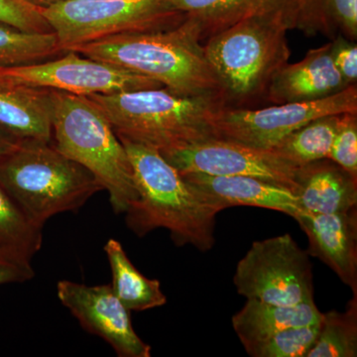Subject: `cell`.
<instances>
[{
  "mask_svg": "<svg viewBox=\"0 0 357 357\" xmlns=\"http://www.w3.org/2000/svg\"><path fill=\"white\" fill-rule=\"evenodd\" d=\"M112 269V291L129 311H146L164 306L167 297L156 279L140 273L126 255L119 241L112 238L105 245Z\"/></svg>",
  "mask_w": 357,
  "mask_h": 357,
  "instance_id": "ffe728a7",
  "label": "cell"
},
{
  "mask_svg": "<svg viewBox=\"0 0 357 357\" xmlns=\"http://www.w3.org/2000/svg\"><path fill=\"white\" fill-rule=\"evenodd\" d=\"M22 1L38 9H46L58 6L63 2L69 1V0H22Z\"/></svg>",
  "mask_w": 357,
  "mask_h": 357,
  "instance_id": "1f68e13d",
  "label": "cell"
},
{
  "mask_svg": "<svg viewBox=\"0 0 357 357\" xmlns=\"http://www.w3.org/2000/svg\"><path fill=\"white\" fill-rule=\"evenodd\" d=\"M319 328V321L287 328L244 349L252 357H306L314 347Z\"/></svg>",
  "mask_w": 357,
  "mask_h": 357,
  "instance_id": "484cf974",
  "label": "cell"
},
{
  "mask_svg": "<svg viewBox=\"0 0 357 357\" xmlns=\"http://www.w3.org/2000/svg\"><path fill=\"white\" fill-rule=\"evenodd\" d=\"M35 276L31 261L0 249V285L23 283Z\"/></svg>",
  "mask_w": 357,
  "mask_h": 357,
  "instance_id": "f546056e",
  "label": "cell"
},
{
  "mask_svg": "<svg viewBox=\"0 0 357 357\" xmlns=\"http://www.w3.org/2000/svg\"><path fill=\"white\" fill-rule=\"evenodd\" d=\"M294 29L356 42L357 0H295Z\"/></svg>",
  "mask_w": 357,
  "mask_h": 357,
  "instance_id": "44dd1931",
  "label": "cell"
},
{
  "mask_svg": "<svg viewBox=\"0 0 357 357\" xmlns=\"http://www.w3.org/2000/svg\"><path fill=\"white\" fill-rule=\"evenodd\" d=\"M338 115L314 119L289 134L271 151L296 166L328 158Z\"/></svg>",
  "mask_w": 357,
  "mask_h": 357,
  "instance_id": "7402d4cb",
  "label": "cell"
},
{
  "mask_svg": "<svg viewBox=\"0 0 357 357\" xmlns=\"http://www.w3.org/2000/svg\"><path fill=\"white\" fill-rule=\"evenodd\" d=\"M309 257L288 234L255 241L237 263L234 286L246 299L278 306L314 301Z\"/></svg>",
  "mask_w": 357,
  "mask_h": 357,
  "instance_id": "ba28073f",
  "label": "cell"
},
{
  "mask_svg": "<svg viewBox=\"0 0 357 357\" xmlns=\"http://www.w3.org/2000/svg\"><path fill=\"white\" fill-rule=\"evenodd\" d=\"M89 98L103 110L119 138L161 153L215 137L213 117L227 105L222 96L178 95L166 88Z\"/></svg>",
  "mask_w": 357,
  "mask_h": 357,
  "instance_id": "3957f363",
  "label": "cell"
},
{
  "mask_svg": "<svg viewBox=\"0 0 357 357\" xmlns=\"http://www.w3.org/2000/svg\"><path fill=\"white\" fill-rule=\"evenodd\" d=\"M357 356V296L344 312L323 314L316 342L306 357Z\"/></svg>",
  "mask_w": 357,
  "mask_h": 357,
  "instance_id": "603a6c76",
  "label": "cell"
},
{
  "mask_svg": "<svg viewBox=\"0 0 357 357\" xmlns=\"http://www.w3.org/2000/svg\"><path fill=\"white\" fill-rule=\"evenodd\" d=\"M59 300L86 332L105 340L121 357H150L151 347L134 331L130 311L115 296L110 284L86 286L63 280Z\"/></svg>",
  "mask_w": 357,
  "mask_h": 357,
  "instance_id": "7c38bea8",
  "label": "cell"
},
{
  "mask_svg": "<svg viewBox=\"0 0 357 357\" xmlns=\"http://www.w3.org/2000/svg\"><path fill=\"white\" fill-rule=\"evenodd\" d=\"M347 86L333 63L330 41L311 49L299 62L281 68L271 79L266 96L273 105L312 102L335 95Z\"/></svg>",
  "mask_w": 357,
  "mask_h": 357,
  "instance_id": "9a60e30c",
  "label": "cell"
},
{
  "mask_svg": "<svg viewBox=\"0 0 357 357\" xmlns=\"http://www.w3.org/2000/svg\"><path fill=\"white\" fill-rule=\"evenodd\" d=\"M328 159L357 177V114L338 115Z\"/></svg>",
  "mask_w": 357,
  "mask_h": 357,
  "instance_id": "4316f807",
  "label": "cell"
},
{
  "mask_svg": "<svg viewBox=\"0 0 357 357\" xmlns=\"http://www.w3.org/2000/svg\"><path fill=\"white\" fill-rule=\"evenodd\" d=\"M294 218L309 239L307 255L328 265L357 296V206L335 213L300 211Z\"/></svg>",
  "mask_w": 357,
  "mask_h": 357,
  "instance_id": "4fadbf2b",
  "label": "cell"
},
{
  "mask_svg": "<svg viewBox=\"0 0 357 357\" xmlns=\"http://www.w3.org/2000/svg\"><path fill=\"white\" fill-rule=\"evenodd\" d=\"M119 139L130 160L138 192L137 199L126 211L129 229L139 236L166 229L178 246L211 250L220 211L185 182L159 150L126 138Z\"/></svg>",
  "mask_w": 357,
  "mask_h": 357,
  "instance_id": "6da1fadb",
  "label": "cell"
},
{
  "mask_svg": "<svg viewBox=\"0 0 357 357\" xmlns=\"http://www.w3.org/2000/svg\"><path fill=\"white\" fill-rule=\"evenodd\" d=\"M332 42L333 60L335 67L344 77L345 83L351 86L357 81V45L356 42L337 36Z\"/></svg>",
  "mask_w": 357,
  "mask_h": 357,
  "instance_id": "f1b7e54d",
  "label": "cell"
},
{
  "mask_svg": "<svg viewBox=\"0 0 357 357\" xmlns=\"http://www.w3.org/2000/svg\"><path fill=\"white\" fill-rule=\"evenodd\" d=\"M192 188L218 211L230 206L269 208L293 218L300 213L297 196L288 188L249 176H213L180 173Z\"/></svg>",
  "mask_w": 357,
  "mask_h": 357,
  "instance_id": "5bb4252c",
  "label": "cell"
},
{
  "mask_svg": "<svg viewBox=\"0 0 357 357\" xmlns=\"http://www.w3.org/2000/svg\"><path fill=\"white\" fill-rule=\"evenodd\" d=\"M0 129L20 140L52 142L51 91L0 82Z\"/></svg>",
  "mask_w": 357,
  "mask_h": 357,
  "instance_id": "ac0fdd59",
  "label": "cell"
},
{
  "mask_svg": "<svg viewBox=\"0 0 357 357\" xmlns=\"http://www.w3.org/2000/svg\"><path fill=\"white\" fill-rule=\"evenodd\" d=\"M18 141L20 139L0 129V156L10 151L17 144Z\"/></svg>",
  "mask_w": 357,
  "mask_h": 357,
  "instance_id": "4dcf8cb0",
  "label": "cell"
},
{
  "mask_svg": "<svg viewBox=\"0 0 357 357\" xmlns=\"http://www.w3.org/2000/svg\"><path fill=\"white\" fill-rule=\"evenodd\" d=\"M185 24L203 45L230 26L260 16L285 15L295 20V0H171Z\"/></svg>",
  "mask_w": 357,
  "mask_h": 357,
  "instance_id": "2e32d148",
  "label": "cell"
},
{
  "mask_svg": "<svg viewBox=\"0 0 357 357\" xmlns=\"http://www.w3.org/2000/svg\"><path fill=\"white\" fill-rule=\"evenodd\" d=\"M357 114L356 84L312 102H288L264 109L225 105L213 121V136L257 149L271 150L289 134L328 115Z\"/></svg>",
  "mask_w": 357,
  "mask_h": 357,
  "instance_id": "9c48e42d",
  "label": "cell"
},
{
  "mask_svg": "<svg viewBox=\"0 0 357 357\" xmlns=\"http://www.w3.org/2000/svg\"><path fill=\"white\" fill-rule=\"evenodd\" d=\"M321 312L314 301L295 306H278L248 299L243 309L232 317V328L243 347L261 342L275 333L321 321Z\"/></svg>",
  "mask_w": 357,
  "mask_h": 357,
  "instance_id": "d6986e66",
  "label": "cell"
},
{
  "mask_svg": "<svg viewBox=\"0 0 357 357\" xmlns=\"http://www.w3.org/2000/svg\"><path fill=\"white\" fill-rule=\"evenodd\" d=\"M42 241V227L30 220L0 185V249L31 261Z\"/></svg>",
  "mask_w": 357,
  "mask_h": 357,
  "instance_id": "d4e9b609",
  "label": "cell"
},
{
  "mask_svg": "<svg viewBox=\"0 0 357 357\" xmlns=\"http://www.w3.org/2000/svg\"><path fill=\"white\" fill-rule=\"evenodd\" d=\"M297 196L301 211L335 213L357 206V177L328 158L299 166Z\"/></svg>",
  "mask_w": 357,
  "mask_h": 357,
  "instance_id": "e0dca14e",
  "label": "cell"
},
{
  "mask_svg": "<svg viewBox=\"0 0 357 357\" xmlns=\"http://www.w3.org/2000/svg\"><path fill=\"white\" fill-rule=\"evenodd\" d=\"M161 154L180 173L249 176L283 185L294 194L297 190L296 178L299 166L281 158L271 150L210 137Z\"/></svg>",
  "mask_w": 357,
  "mask_h": 357,
  "instance_id": "8fae6325",
  "label": "cell"
},
{
  "mask_svg": "<svg viewBox=\"0 0 357 357\" xmlns=\"http://www.w3.org/2000/svg\"><path fill=\"white\" fill-rule=\"evenodd\" d=\"M40 11L63 52L121 33L170 29L185 18L171 0H69Z\"/></svg>",
  "mask_w": 357,
  "mask_h": 357,
  "instance_id": "52a82bcc",
  "label": "cell"
},
{
  "mask_svg": "<svg viewBox=\"0 0 357 357\" xmlns=\"http://www.w3.org/2000/svg\"><path fill=\"white\" fill-rule=\"evenodd\" d=\"M54 146L93 174L115 213L138 198L126 147L103 110L89 96L51 91Z\"/></svg>",
  "mask_w": 357,
  "mask_h": 357,
  "instance_id": "277c9868",
  "label": "cell"
},
{
  "mask_svg": "<svg viewBox=\"0 0 357 357\" xmlns=\"http://www.w3.org/2000/svg\"><path fill=\"white\" fill-rule=\"evenodd\" d=\"M0 82L84 96L164 88L150 77L76 51L33 64L0 68Z\"/></svg>",
  "mask_w": 357,
  "mask_h": 357,
  "instance_id": "30bf717a",
  "label": "cell"
},
{
  "mask_svg": "<svg viewBox=\"0 0 357 357\" xmlns=\"http://www.w3.org/2000/svg\"><path fill=\"white\" fill-rule=\"evenodd\" d=\"M0 185L35 225L75 211L102 187L93 174L54 146L20 140L0 156Z\"/></svg>",
  "mask_w": 357,
  "mask_h": 357,
  "instance_id": "5b68a950",
  "label": "cell"
},
{
  "mask_svg": "<svg viewBox=\"0 0 357 357\" xmlns=\"http://www.w3.org/2000/svg\"><path fill=\"white\" fill-rule=\"evenodd\" d=\"M291 29L294 22L288 16H260L241 21L204 42V56L227 102L266 95L275 74L289 63Z\"/></svg>",
  "mask_w": 357,
  "mask_h": 357,
  "instance_id": "8992f818",
  "label": "cell"
},
{
  "mask_svg": "<svg viewBox=\"0 0 357 357\" xmlns=\"http://www.w3.org/2000/svg\"><path fill=\"white\" fill-rule=\"evenodd\" d=\"M70 51L150 77L178 95L227 100L203 45L184 20L170 29L121 33Z\"/></svg>",
  "mask_w": 357,
  "mask_h": 357,
  "instance_id": "7a4b0ae2",
  "label": "cell"
},
{
  "mask_svg": "<svg viewBox=\"0 0 357 357\" xmlns=\"http://www.w3.org/2000/svg\"><path fill=\"white\" fill-rule=\"evenodd\" d=\"M62 53L53 32H26L0 22V68L42 62Z\"/></svg>",
  "mask_w": 357,
  "mask_h": 357,
  "instance_id": "cb8c5ba5",
  "label": "cell"
},
{
  "mask_svg": "<svg viewBox=\"0 0 357 357\" xmlns=\"http://www.w3.org/2000/svg\"><path fill=\"white\" fill-rule=\"evenodd\" d=\"M0 22L26 32H53L40 9L22 0H0Z\"/></svg>",
  "mask_w": 357,
  "mask_h": 357,
  "instance_id": "83f0119b",
  "label": "cell"
}]
</instances>
